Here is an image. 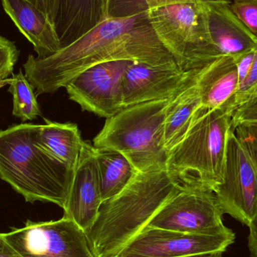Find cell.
I'll return each instance as SVG.
<instances>
[{"label": "cell", "instance_id": "obj_21", "mask_svg": "<svg viewBox=\"0 0 257 257\" xmlns=\"http://www.w3.org/2000/svg\"><path fill=\"white\" fill-rule=\"evenodd\" d=\"M6 84L10 86L9 91L13 96L12 114L15 117L25 122L35 120L42 115L34 87L29 82L22 71L7 79Z\"/></svg>", "mask_w": 257, "mask_h": 257}, {"label": "cell", "instance_id": "obj_7", "mask_svg": "<svg viewBox=\"0 0 257 257\" xmlns=\"http://www.w3.org/2000/svg\"><path fill=\"white\" fill-rule=\"evenodd\" d=\"M212 189L199 181L181 183L180 190L155 214L147 227L190 235H216L231 230Z\"/></svg>", "mask_w": 257, "mask_h": 257}, {"label": "cell", "instance_id": "obj_11", "mask_svg": "<svg viewBox=\"0 0 257 257\" xmlns=\"http://www.w3.org/2000/svg\"><path fill=\"white\" fill-rule=\"evenodd\" d=\"M235 240L232 229L220 235H204L146 227L116 257H186L224 253Z\"/></svg>", "mask_w": 257, "mask_h": 257}, {"label": "cell", "instance_id": "obj_4", "mask_svg": "<svg viewBox=\"0 0 257 257\" xmlns=\"http://www.w3.org/2000/svg\"><path fill=\"white\" fill-rule=\"evenodd\" d=\"M234 108L201 107L182 140L168 154L166 167L181 183L196 181L215 190L223 181L228 133Z\"/></svg>", "mask_w": 257, "mask_h": 257}, {"label": "cell", "instance_id": "obj_28", "mask_svg": "<svg viewBox=\"0 0 257 257\" xmlns=\"http://www.w3.org/2000/svg\"><path fill=\"white\" fill-rule=\"evenodd\" d=\"M255 48L233 57L238 70V82L241 84L247 76L254 58ZM238 85V86H239Z\"/></svg>", "mask_w": 257, "mask_h": 257}, {"label": "cell", "instance_id": "obj_29", "mask_svg": "<svg viewBox=\"0 0 257 257\" xmlns=\"http://www.w3.org/2000/svg\"><path fill=\"white\" fill-rule=\"evenodd\" d=\"M48 18L51 24L54 21L56 0H28Z\"/></svg>", "mask_w": 257, "mask_h": 257}, {"label": "cell", "instance_id": "obj_13", "mask_svg": "<svg viewBox=\"0 0 257 257\" xmlns=\"http://www.w3.org/2000/svg\"><path fill=\"white\" fill-rule=\"evenodd\" d=\"M102 203L96 151L93 145L84 142L63 208L64 217L87 232L96 221Z\"/></svg>", "mask_w": 257, "mask_h": 257}, {"label": "cell", "instance_id": "obj_23", "mask_svg": "<svg viewBox=\"0 0 257 257\" xmlns=\"http://www.w3.org/2000/svg\"><path fill=\"white\" fill-rule=\"evenodd\" d=\"M257 97V44L255 47L254 58L250 70L242 82L238 86L236 93L232 98V107L237 109L238 107ZM235 112V111H234Z\"/></svg>", "mask_w": 257, "mask_h": 257}, {"label": "cell", "instance_id": "obj_6", "mask_svg": "<svg viewBox=\"0 0 257 257\" xmlns=\"http://www.w3.org/2000/svg\"><path fill=\"white\" fill-rule=\"evenodd\" d=\"M146 14L160 42L184 70L221 57L211 42L201 0L169 5Z\"/></svg>", "mask_w": 257, "mask_h": 257}, {"label": "cell", "instance_id": "obj_8", "mask_svg": "<svg viewBox=\"0 0 257 257\" xmlns=\"http://www.w3.org/2000/svg\"><path fill=\"white\" fill-rule=\"evenodd\" d=\"M214 193L223 214L248 227L257 218V155L232 128L226 140L223 181Z\"/></svg>", "mask_w": 257, "mask_h": 257}, {"label": "cell", "instance_id": "obj_2", "mask_svg": "<svg viewBox=\"0 0 257 257\" xmlns=\"http://www.w3.org/2000/svg\"><path fill=\"white\" fill-rule=\"evenodd\" d=\"M181 187L166 167L138 172L121 193L102 202L85 232L93 256H117Z\"/></svg>", "mask_w": 257, "mask_h": 257}, {"label": "cell", "instance_id": "obj_20", "mask_svg": "<svg viewBox=\"0 0 257 257\" xmlns=\"http://www.w3.org/2000/svg\"><path fill=\"white\" fill-rule=\"evenodd\" d=\"M95 151L104 202L121 193L139 172L119 151L96 148Z\"/></svg>", "mask_w": 257, "mask_h": 257}, {"label": "cell", "instance_id": "obj_19", "mask_svg": "<svg viewBox=\"0 0 257 257\" xmlns=\"http://www.w3.org/2000/svg\"><path fill=\"white\" fill-rule=\"evenodd\" d=\"M39 125L37 140L50 154L75 170L84 141L75 123H60L45 119Z\"/></svg>", "mask_w": 257, "mask_h": 257}, {"label": "cell", "instance_id": "obj_15", "mask_svg": "<svg viewBox=\"0 0 257 257\" xmlns=\"http://www.w3.org/2000/svg\"><path fill=\"white\" fill-rule=\"evenodd\" d=\"M108 17V0H56L53 25L61 48L97 27Z\"/></svg>", "mask_w": 257, "mask_h": 257}, {"label": "cell", "instance_id": "obj_16", "mask_svg": "<svg viewBox=\"0 0 257 257\" xmlns=\"http://www.w3.org/2000/svg\"><path fill=\"white\" fill-rule=\"evenodd\" d=\"M1 1L5 12L33 44L38 58H46L61 49L54 25L33 3L28 0Z\"/></svg>", "mask_w": 257, "mask_h": 257}, {"label": "cell", "instance_id": "obj_9", "mask_svg": "<svg viewBox=\"0 0 257 257\" xmlns=\"http://www.w3.org/2000/svg\"><path fill=\"white\" fill-rule=\"evenodd\" d=\"M0 236L24 257H95L85 232L64 216L51 221L27 220Z\"/></svg>", "mask_w": 257, "mask_h": 257}, {"label": "cell", "instance_id": "obj_14", "mask_svg": "<svg viewBox=\"0 0 257 257\" xmlns=\"http://www.w3.org/2000/svg\"><path fill=\"white\" fill-rule=\"evenodd\" d=\"M211 42L220 57H235L254 49L257 37L231 10V0H201Z\"/></svg>", "mask_w": 257, "mask_h": 257}, {"label": "cell", "instance_id": "obj_22", "mask_svg": "<svg viewBox=\"0 0 257 257\" xmlns=\"http://www.w3.org/2000/svg\"><path fill=\"white\" fill-rule=\"evenodd\" d=\"M198 1L199 0H108V17L127 18L169 5Z\"/></svg>", "mask_w": 257, "mask_h": 257}, {"label": "cell", "instance_id": "obj_31", "mask_svg": "<svg viewBox=\"0 0 257 257\" xmlns=\"http://www.w3.org/2000/svg\"><path fill=\"white\" fill-rule=\"evenodd\" d=\"M0 257H24L0 236Z\"/></svg>", "mask_w": 257, "mask_h": 257}, {"label": "cell", "instance_id": "obj_32", "mask_svg": "<svg viewBox=\"0 0 257 257\" xmlns=\"http://www.w3.org/2000/svg\"><path fill=\"white\" fill-rule=\"evenodd\" d=\"M223 252H215V253H205V254L195 255V256L186 257H223Z\"/></svg>", "mask_w": 257, "mask_h": 257}, {"label": "cell", "instance_id": "obj_30", "mask_svg": "<svg viewBox=\"0 0 257 257\" xmlns=\"http://www.w3.org/2000/svg\"><path fill=\"white\" fill-rule=\"evenodd\" d=\"M249 230L247 246L250 256L257 257V218L249 226Z\"/></svg>", "mask_w": 257, "mask_h": 257}, {"label": "cell", "instance_id": "obj_12", "mask_svg": "<svg viewBox=\"0 0 257 257\" xmlns=\"http://www.w3.org/2000/svg\"><path fill=\"white\" fill-rule=\"evenodd\" d=\"M200 68L184 70L177 63L152 66L133 62L123 78L124 108L171 99L194 78Z\"/></svg>", "mask_w": 257, "mask_h": 257}, {"label": "cell", "instance_id": "obj_5", "mask_svg": "<svg viewBox=\"0 0 257 257\" xmlns=\"http://www.w3.org/2000/svg\"><path fill=\"white\" fill-rule=\"evenodd\" d=\"M171 99L126 107L107 118L93 147L119 151L138 172L166 167L164 123Z\"/></svg>", "mask_w": 257, "mask_h": 257}, {"label": "cell", "instance_id": "obj_17", "mask_svg": "<svg viewBox=\"0 0 257 257\" xmlns=\"http://www.w3.org/2000/svg\"><path fill=\"white\" fill-rule=\"evenodd\" d=\"M196 84L202 108L214 109L228 103L232 106V99L239 85L233 57L223 56L201 67Z\"/></svg>", "mask_w": 257, "mask_h": 257}, {"label": "cell", "instance_id": "obj_24", "mask_svg": "<svg viewBox=\"0 0 257 257\" xmlns=\"http://www.w3.org/2000/svg\"><path fill=\"white\" fill-rule=\"evenodd\" d=\"M18 57L19 51L16 45L0 35V88L6 85V81L13 74Z\"/></svg>", "mask_w": 257, "mask_h": 257}, {"label": "cell", "instance_id": "obj_27", "mask_svg": "<svg viewBox=\"0 0 257 257\" xmlns=\"http://www.w3.org/2000/svg\"><path fill=\"white\" fill-rule=\"evenodd\" d=\"M235 134L245 142L257 155V123H244L234 128Z\"/></svg>", "mask_w": 257, "mask_h": 257}, {"label": "cell", "instance_id": "obj_26", "mask_svg": "<svg viewBox=\"0 0 257 257\" xmlns=\"http://www.w3.org/2000/svg\"><path fill=\"white\" fill-rule=\"evenodd\" d=\"M232 128L244 123H257V97L238 107L232 117Z\"/></svg>", "mask_w": 257, "mask_h": 257}, {"label": "cell", "instance_id": "obj_3", "mask_svg": "<svg viewBox=\"0 0 257 257\" xmlns=\"http://www.w3.org/2000/svg\"><path fill=\"white\" fill-rule=\"evenodd\" d=\"M38 128L22 123L0 130V178L26 202H51L63 209L74 169L39 145Z\"/></svg>", "mask_w": 257, "mask_h": 257}, {"label": "cell", "instance_id": "obj_1", "mask_svg": "<svg viewBox=\"0 0 257 257\" xmlns=\"http://www.w3.org/2000/svg\"><path fill=\"white\" fill-rule=\"evenodd\" d=\"M131 60L145 64L177 63L153 30L146 13L108 17L97 27L57 53L40 59L29 55L24 75L36 96L53 93L87 68L105 62Z\"/></svg>", "mask_w": 257, "mask_h": 257}, {"label": "cell", "instance_id": "obj_25", "mask_svg": "<svg viewBox=\"0 0 257 257\" xmlns=\"http://www.w3.org/2000/svg\"><path fill=\"white\" fill-rule=\"evenodd\" d=\"M231 10L257 37V0H231Z\"/></svg>", "mask_w": 257, "mask_h": 257}, {"label": "cell", "instance_id": "obj_10", "mask_svg": "<svg viewBox=\"0 0 257 257\" xmlns=\"http://www.w3.org/2000/svg\"><path fill=\"white\" fill-rule=\"evenodd\" d=\"M133 62L114 60L87 68L65 87L69 99L84 111L106 119L113 117L124 108L123 78Z\"/></svg>", "mask_w": 257, "mask_h": 257}, {"label": "cell", "instance_id": "obj_18", "mask_svg": "<svg viewBox=\"0 0 257 257\" xmlns=\"http://www.w3.org/2000/svg\"><path fill=\"white\" fill-rule=\"evenodd\" d=\"M199 72L169 102L164 123L165 148L168 154L187 134L198 110L202 107L196 84Z\"/></svg>", "mask_w": 257, "mask_h": 257}]
</instances>
